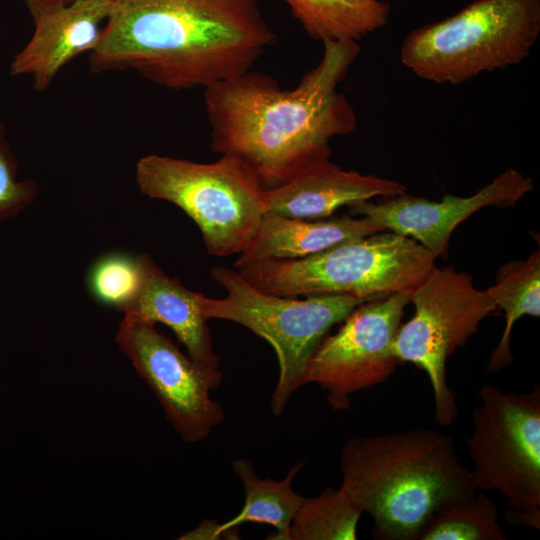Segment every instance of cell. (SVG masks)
I'll return each mask as SVG.
<instances>
[{
  "label": "cell",
  "instance_id": "4",
  "mask_svg": "<svg viewBox=\"0 0 540 540\" xmlns=\"http://www.w3.org/2000/svg\"><path fill=\"white\" fill-rule=\"evenodd\" d=\"M437 257L412 238L380 231L300 259L265 260L237 268L254 287L283 297L375 298L413 290Z\"/></svg>",
  "mask_w": 540,
  "mask_h": 540
},
{
  "label": "cell",
  "instance_id": "17",
  "mask_svg": "<svg viewBox=\"0 0 540 540\" xmlns=\"http://www.w3.org/2000/svg\"><path fill=\"white\" fill-rule=\"evenodd\" d=\"M304 465L305 462L296 463L283 479L274 480L258 477L250 460H235L232 469L243 484L244 504L236 516L219 525L220 534L239 538L237 527L254 522L275 528L276 532L268 539L288 540L293 518L306 499L292 488L295 477Z\"/></svg>",
  "mask_w": 540,
  "mask_h": 540
},
{
  "label": "cell",
  "instance_id": "12",
  "mask_svg": "<svg viewBox=\"0 0 540 540\" xmlns=\"http://www.w3.org/2000/svg\"><path fill=\"white\" fill-rule=\"evenodd\" d=\"M533 188L531 178L508 168L475 194L445 195L441 201L407 195L383 197L350 206L352 214L369 217L383 230L417 241L436 257L445 255L453 231L478 210L515 205Z\"/></svg>",
  "mask_w": 540,
  "mask_h": 540
},
{
  "label": "cell",
  "instance_id": "23",
  "mask_svg": "<svg viewBox=\"0 0 540 540\" xmlns=\"http://www.w3.org/2000/svg\"><path fill=\"white\" fill-rule=\"evenodd\" d=\"M38 185L32 179H17V162L0 120V222L18 215L37 197Z\"/></svg>",
  "mask_w": 540,
  "mask_h": 540
},
{
  "label": "cell",
  "instance_id": "24",
  "mask_svg": "<svg viewBox=\"0 0 540 540\" xmlns=\"http://www.w3.org/2000/svg\"><path fill=\"white\" fill-rule=\"evenodd\" d=\"M219 523L213 521V520H203L201 524L193 529L192 531H189L178 539L183 540H197V539H221L223 536L219 532Z\"/></svg>",
  "mask_w": 540,
  "mask_h": 540
},
{
  "label": "cell",
  "instance_id": "6",
  "mask_svg": "<svg viewBox=\"0 0 540 540\" xmlns=\"http://www.w3.org/2000/svg\"><path fill=\"white\" fill-rule=\"evenodd\" d=\"M142 194L168 201L198 226L209 255L240 254L266 213L265 189L239 159L198 163L149 154L136 164Z\"/></svg>",
  "mask_w": 540,
  "mask_h": 540
},
{
  "label": "cell",
  "instance_id": "22",
  "mask_svg": "<svg viewBox=\"0 0 540 540\" xmlns=\"http://www.w3.org/2000/svg\"><path fill=\"white\" fill-rule=\"evenodd\" d=\"M141 271L137 257L122 253L108 254L98 259L87 276L91 295L99 302L123 309L138 292Z\"/></svg>",
  "mask_w": 540,
  "mask_h": 540
},
{
  "label": "cell",
  "instance_id": "21",
  "mask_svg": "<svg viewBox=\"0 0 540 540\" xmlns=\"http://www.w3.org/2000/svg\"><path fill=\"white\" fill-rule=\"evenodd\" d=\"M495 503L483 492L442 507L417 540H505Z\"/></svg>",
  "mask_w": 540,
  "mask_h": 540
},
{
  "label": "cell",
  "instance_id": "9",
  "mask_svg": "<svg viewBox=\"0 0 540 540\" xmlns=\"http://www.w3.org/2000/svg\"><path fill=\"white\" fill-rule=\"evenodd\" d=\"M410 303L414 314L401 323L392 353L401 363L410 362L427 374L434 419L449 426L458 417V406L446 379L447 359L497 307L486 291L474 286L471 276L451 267H435L412 290Z\"/></svg>",
  "mask_w": 540,
  "mask_h": 540
},
{
  "label": "cell",
  "instance_id": "16",
  "mask_svg": "<svg viewBox=\"0 0 540 540\" xmlns=\"http://www.w3.org/2000/svg\"><path fill=\"white\" fill-rule=\"evenodd\" d=\"M385 231L366 216L329 220L298 219L266 212L249 245L239 254L236 268L265 260L300 259L339 243Z\"/></svg>",
  "mask_w": 540,
  "mask_h": 540
},
{
  "label": "cell",
  "instance_id": "20",
  "mask_svg": "<svg viewBox=\"0 0 540 540\" xmlns=\"http://www.w3.org/2000/svg\"><path fill=\"white\" fill-rule=\"evenodd\" d=\"M362 511L338 488L306 498L291 523L288 540H355Z\"/></svg>",
  "mask_w": 540,
  "mask_h": 540
},
{
  "label": "cell",
  "instance_id": "19",
  "mask_svg": "<svg viewBox=\"0 0 540 540\" xmlns=\"http://www.w3.org/2000/svg\"><path fill=\"white\" fill-rule=\"evenodd\" d=\"M505 313V327L486 365L489 373H497L513 362L510 338L513 326L523 316H540V252L526 259L502 264L495 283L485 290Z\"/></svg>",
  "mask_w": 540,
  "mask_h": 540
},
{
  "label": "cell",
  "instance_id": "3",
  "mask_svg": "<svg viewBox=\"0 0 540 540\" xmlns=\"http://www.w3.org/2000/svg\"><path fill=\"white\" fill-rule=\"evenodd\" d=\"M343 493L373 521V538L417 540L444 506L477 493L453 439L418 428L348 439L340 455Z\"/></svg>",
  "mask_w": 540,
  "mask_h": 540
},
{
  "label": "cell",
  "instance_id": "18",
  "mask_svg": "<svg viewBox=\"0 0 540 540\" xmlns=\"http://www.w3.org/2000/svg\"><path fill=\"white\" fill-rule=\"evenodd\" d=\"M305 32L322 43L359 41L383 28L390 5L381 0H280Z\"/></svg>",
  "mask_w": 540,
  "mask_h": 540
},
{
  "label": "cell",
  "instance_id": "2",
  "mask_svg": "<svg viewBox=\"0 0 540 540\" xmlns=\"http://www.w3.org/2000/svg\"><path fill=\"white\" fill-rule=\"evenodd\" d=\"M276 39L257 0H112L89 64L205 89L250 71Z\"/></svg>",
  "mask_w": 540,
  "mask_h": 540
},
{
  "label": "cell",
  "instance_id": "8",
  "mask_svg": "<svg viewBox=\"0 0 540 540\" xmlns=\"http://www.w3.org/2000/svg\"><path fill=\"white\" fill-rule=\"evenodd\" d=\"M465 439L477 490L499 492L511 508L510 520L540 528V386L503 392L484 384Z\"/></svg>",
  "mask_w": 540,
  "mask_h": 540
},
{
  "label": "cell",
  "instance_id": "11",
  "mask_svg": "<svg viewBox=\"0 0 540 540\" xmlns=\"http://www.w3.org/2000/svg\"><path fill=\"white\" fill-rule=\"evenodd\" d=\"M155 325L124 315L116 343L151 388L181 438L188 443L202 441L225 419L223 407L210 396L216 387Z\"/></svg>",
  "mask_w": 540,
  "mask_h": 540
},
{
  "label": "cell",
  "instance_id": "5",
  "mask_svg": "<svg viewBox=\"0 0 540 540\" xmlns=\"http://www.w3.org/2000/svg\"><path fill=\"white\" fill-rule=\"evenodd\" d=\"M540 34V0H476L456 14L412 30L400 48L416 76L457 85L520 64Z\"/></svg>",
  "mask_w": 540,
  "mask_h": 540
},
{
  "label": "cell",
  "instance_id": "15",
  "mask_svg": "<svg viewBox=\"0 0 540 540\" xmlns=\"http://www.w3.org/2000/svg\"><path fill=\"white\" fill-rule=\"evenodd\" d=\"M404 192L406 187L396 180L344 170L328 158L280 186L265 189L266 212L298 219H323L343 206Z\"/></svg>",
  "mask_w": 540,
  "mask_h": 540
},
{
  "label": "cell",
  "instance_id": "14",
  "mask_svg": "<svg viewBox=\"0 0 540 540\" xmlns=\"http://www.w3.org/2000/svg\"><path fill=\"white\" fill-rule=\"evenodd\" d=\"M141 281L137 294L123 309L124 315L151 323H163L172 329L187 356L218 388L223 379L219 358L214 352L207 319L200 308L202 293L186 288L168 276L150 254L137 256Z\"/></svg>",
  "mask_w": 540,
  "mask_h": 540
},
{
  "label": "cell",
  "instance_id": "7",
  "mask_svg": "<svg viewBox=\"0 0 540 540\" xmlns=\"http://www.w3.org/2000/svg\"><path fill=\"white\" fill-rule=\"evenodd\" d=\"M211 276L226 291L222 299L201 295L200 308L208 319L237 323L265 339L274 349L279 375L270 410L280 416L291 396L305 385L310 358L329 330L356 306L373 298L347 295L283 297L266 293L237 271L215 266Z\"/></svg>",
  "mask_w": 540,
  "mask_h": 540
},
{
  "label": "cell",
  "instance_id": "25",
  "mask_svg": "<svg viewBox=\"0 0 540 540\" xmlns=\"http://www.w3.org/2000/svg\"><path fill=\"white\" fill-rule=\"evenodd\" d=\"M71 1H73V0H68V2H71Z\"/></svg>",
  "mask_w": 540,
  "mask_h": 540
},
{
  "label": "cell",
  "instance_id": "10",
  "mask_svg": "<svg viewBox=\"0 0 540 540\" xmlns=\"http://www.w3.org/2000/svg\"><path fill=\"white\" fill-rule=\"evenodd\" d=\"M411 292L375 297L356 306L332 335H326L309 360L305 384L326 391L333 410H347L351 395L387 381L401 362L392 345Z\"/></svg>",
  "mask_w": 540,
  "mask_h": 540
},
{
  "label": "cell",
  "instance_id": "1",
  "mask_svg": "<svg viewBox=\"0 0 540 540\" xmlns=\"http://www.w3.org/2000/svg\"><path fill=\"white\" fill-rule=\"evenodd\" d=\"M322 44L319 63L293 89L252 70L204 89L212 150L242 161L264 189L330 158V140L356 128L354 109L338 87L360 54L359 43Z\"/></svg>",
  "mask_w": 540,
  "mask_h": 540
},
{
  "label": "cell",
  "instance_id": "13",
  "mask_svg": "<svg viewBox=\"0 0 540 540\" xmlns=\"http://www.w3.org/2000/svg\"><path fill=\"white\" fill-rule=\"evenodd\" d=\"M33 33L13 57L12 76H30L37 91H45L74 58L92 52L101 38L112 0H23Z\"/></svg>",
  "mask_w": 540,
  "mask_h": 540
}]
</instances>
